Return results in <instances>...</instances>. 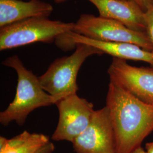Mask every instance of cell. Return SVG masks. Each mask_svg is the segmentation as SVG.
<instances>
[{
    "label": "cell",
    "mask_w": 153,
    "mask_h": 153,
    "mask_svg": "<svg viewBox=\"0 0 153 153\" xmlns=\"http://www.w3.org/2000/svg\"><path fill=\"white\" fill-rule=\"evenodd\" d=\"M103 54L91 45L76 44V50L71 55L56 59L47 71L39 76V80L44 90L58 102L76 94L78 90L76 78L86 60L93 55Z\"/></svg>",
    "instance_id": "obj_3"
},
{
    "label": "cell",
    "mask_w": 153,
    "mask_h": 153,
    "mask_svg": "<svg viewBox=\"0 0 153 153\" xmlns=\"http://www.w3.org/2000/svg\"><path fill=\"white\" fill-rule=\"evenodd\" d=\"M53 10L50 4L39 0H0V27L33 17L48 18Z\"/></svg>",
    "instance_id": "obj_11"
},
{
    "label": "cell",
    "mask_w": 153,
    "mask_h": 153,
    "mask_svg": "<svg viewBox=\"0 0 153 153\" xmlns=\"http://www.w3.org/2000/svg\"><path fill=\"white\" fill-rule=\"evenodd\" d=\"M55 145L53 142L49 141L44 147L42 148L36 153H52L55 150Z\"/></svg>",
    "instance_id": "obj_15"
},
{
    "label": "cell",
    "mask_w": 153,
    "mask_h": 153,
    "mask_svg": "<svg viewBox=\"0 0 153 153\" xmlns=\"http://www.w3.org/2000/svg\"><path fill=\"white\" fill-rule=\"evenodd\" d=\"M48 136L25 131L7 139L0 137V153H36L49 142Z\"/></svg>",
    "instance_id": "obj_12"
},
{
    "label": "cell",
    "mask_w": 153,
    "mask_h": 153,
    "mask_svg": "<svg viewBox=\"0 0 153 153\" xmlns=\"http://www.w3.org/2000/svg\"><path fill=\"white\" fill-rule=\"evenodd\" d=\"M146 152L147 153H153V141L146 144Z\"/></svg>",
    "instance_id": "obj_16"
},
{
    "label": "cell",
    "mask_w": 153,
    "mask_h": 153,
    "mask_svg": "<svg viewBox=\"0 0 153 153\" xmlns=\"http://www.w3.org/2000/svg\"><path fill=\"white\" fill-rule=\"evenodd\" d=\"M99 16L120 22L130 29L146 31L145 11L131 0H88Z\"/></svg>",
    "instance_id": "obj_10"
},
{
    "label": "cell",
    "mask_w": 153,
    "mask_h": 153,
    "mask_svg": "<svg viewBox=\"0 0 153 153\" xmlns=\"http://www.w3.org/2000/svg\"><path fill=\"white\" fill-rule=\"evenodd\" d=\"M105 106L115 134L116 153H131L153 131V105L110 81Z\"/></svg>",
    "instance_id": "obj_1"
},
{
    "label": "cell",
    "mask_w": 153,
    "mask_h": 153,
    "mask_svg": "<svg viewBox=\"0 0 153 153\" xmlns=\"http://www.w3.org/2000/svg\"><path fill=\"white\" fill-rule=\"evenodd\" d=\"M74 33L99 41L136 44L153 51V45L146 31H137L120 22L93 14H81L74 23Z\"/></svg>",
    "instance_id": "obj_5"
},
{
    "label": "cell",
    "mask_w": 153,
    "mask_h": 153,
    "mask_svg": "<svg viewBox=\"0 0 153 153\" xmlns=\"http://www.w3.org/2000/svg\"><path fill=\"white\" fill-rule=\"evenodd\" d=\"M54 1L56 3H61V2H63L64 1H66V0H54Z\"/></svg>",
    "instance_id": "obj_18"
},
{
    "label": "cell",
    "mask_w": 153,
    "mask_h": 153,
    "mask_svg": "<svg viewBox=\"0 0 153 153\" xmlns=\"http://www.w3.org/2000/svg\"><path fill=\"white\" fill-rule=\"evenodd\" d=\"M109 79L143 102L153 105V67H137L114 57L108 69Z\"/></svg>",
    "instance_id": "obj_8"
},
{
    "label": "cell",
    "mask_w": 153,
    "mask_h": 153,
    "mask_svg": "<svg viewBox=\"0 0 153 153\" xmlns=\"http://www.w3.org/2000/svg\"><path fill=\"white\" fill-rule=\"evenodd\" d=\"M64 41L66 47H76V44L91 45L114 57L125 60L138 61L145 62L153 67V52L143 49L136 44L128 43L106 42L88 38L74 32L64 36Z\"/></svg>",
    "instance_id": "obj_9"
},
{
    "label": "cell",
    "mask_w": 153,
    "mask_h": 153,
    "mask_svg": "<svg viewBox=\"0 0 153 153\" xmlns=\"http://www.w3.org/2000/svg\"><path fill=\"white\" fill-rule=\"evenodd\" d=\"M2 64L16 71L18 83L13 101L0 113L2 125L7 126L15 121L22 126L28 116L35 109L57 103V100L43 88L38 77L28 70L17 55L7 57Z\"/></svg>",
    "instance_id": "obj_2"
},
{
    "label": "cell",
    "mask_w": 153,
    "mask_h": 153,
    "mask_svg": "<svg viewBox=\"0 0 153 153\" xmlns=\"http://www.w3.org/2000/svg\"><path fill=\"white\" fill-rule=\"evenodd\" d=\"M145 19L146 32L150 39L153 47V3L145 11Z\"/></svg>",
    "instance_id": "obj_13"
},
{
    "label": "cell",
    "mask_w": 153,
    "mask_h": 153,
    "mask_svg": "<svg viewBox=\"0 0 153 153\" xmlns=\"http://www.w3.org/2000/svg\"><path fill=\"white\" fill-rule=\"evenodd\" d=\"M131 153H147L140 146L137 149H136L134 150H133Z\"/></svg>",
    "instance_id": "obj_17"
},
{
    "label": "cell",
    "mask_w": 153,
    "mask_h": 153,
    "mask_svg": "<svg viewBox=\"0 0 153 153\" xmlns=\"http://www.w3.org/2000/svg\"><path fill=\"white\" fill-rule=\"evenodd\" d=\"M135 2L137 5L139 6L140 7L145 11L148 7L151 5L153 3V0H131Z\"/></svg>",
    "instance_id": "obj_14"
},
{
    "label": "cell",
    "mask_w": 153,
    "mask_h": 153,
    "mask_svg": "<svg viewBox=\"0 0 153 153\" xmlns=\"http://www.w3.org/2000/svg\"><path fill=\"white\" fill-rule=\"evenodd\" d=\"M72 143L76 153H116L115 134L106 106L95 110L89 125Z\"/></svg>",
    "instance_id": "obj_7"
},
{
    "label": "cell",
    "mask_w": 153,
    "mask_h": 153,
    "mask_svg": "<svg viewBox=\"0 0 153 153\" xmlns=\"http://www.w3.org/2000/svg\"><path fill=\"white\" fill-rule=\"evenodd\" d=\"M74 23L33 17L0 27V50L13 49L36 42L51 43L74 31Z\"/></svg>",
    "instance_id": "obj_4"
},
{
    "label": "cell",
    "mask_w": 153,
    "mask_h": 153,
    "mask_svg": "<svg viewBox=\"0 0 153 153\" xmlns=\"http://www.w3.org/2000/svg\"><path fill=\"white\" fill-rule=\"evenodd\" d=\"M55 104L59 119L52 139L73 142L89 125L95 111L94 105L76 94L61 99Z\"/></svg>",
    "instance_id": "obj_6"
}]
</instances>
